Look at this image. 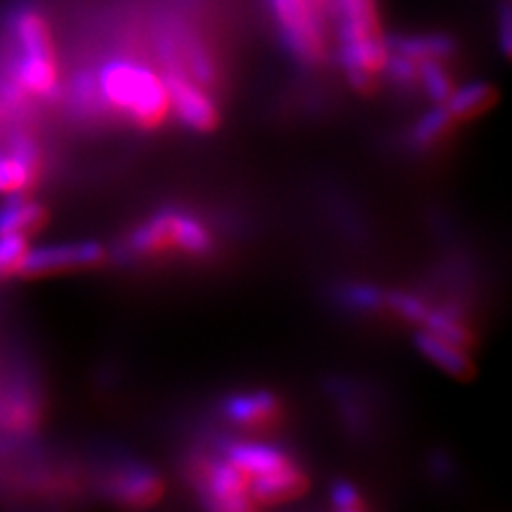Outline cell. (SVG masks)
<instances>
[{"mask_svg":"<svg viewBox=\"0 0 512 512\" xmlns=\"http://www.w3.org/2000/svg\"><path fill=\"white\" fill-rule=\"evenodd\" d=\"M419 84L425 94L434 103H446L448 96L453 94V79L448 77L440 60H423L419 62Z\"/></svg>","mask_w":512,"mask_h":512,"instance_id":"ffe728a7","label":"cell"},{"mask_svg":"<svg viewBox=\"0 0 512 512\" xmlns=\"http://www.w3.org/2000/svg\"><path fill=\"white\" fill-rule=\"evenodd\" d=\"M389 52L402 54L414 62L446 60L457 52V43L448 35H419V37H389Z\"/></svg>","mask_w":512,"mask_h":512,"instance_id":"5bb4252c","label":"cell"},{"mask_svg":"<svg viewBox=\"0 0 512 512\" xmlns=\"http://www.w3.org/2000/svg\"><path fill=\"white\" fill-rule=\"evenodd\" d=\"M107 259V252L96 242H71L54 244L28 250L22 263V278H47L58 274H71V271H86L101 267Z\"/></svg>","mask_w":512,"mask_h":512,"instance_id":"5b68a950","label":"cell"},{"mask_svg":"<svg viewBox=\"0 0 512 512\" xmlns=\"http://www.w3.org/2000/svg\"><path fill=\"white\" fill-rule=\"evenodd\" d=\"M13 52L32 58H56L52 30L43 15L30 5H18L7 18Z\"/></svg>","mask_w":512,"mask_h":512,"instance_id":"52a82bcc","label":"cell"},{"mask_svg":"<svg viewBox=\"0 0 512 512\" xmlns=\"http://www.w3.org/2000/svg\"><path fill=\"white\" fill-rule=\"evenodd\" d=\"M114 498L131 508H148L163 498L165 487L158 474L146 466H126L109 483Z\"/></svg>","mask_w":512,"mask_h":512,"instance_id":"9c48e42d","label":"cell"},{"mask_svg":"<svg viewBox=\"0 0 512 512\" xmlns=\"http://www.w3.org/2000/svg\"><path fill=\"white\" fill-rule=\"evenodd\" d=\"M414 342H416V348L423 352V357H427L431 363H436L442 372L451 374L459 380H470L476 374V367L463 348L446 340H440L429 331L416 333Z\"/></svg>","mask_w":512,"mask_h":512,"instance_id":"4fadbf2b","label":"cell"},{"mask_svg":"<svg viewBox=\"0 0 512 512\" xmlns=\"http://www.w3.org/2000/svg\"><path fill=\"white\" fill-rule=\"evenodd\" d=\"M457 126L459 122L455 120V116L446 109L444 103H440L438 107L427 111V114L414 124L412 143L421 150L442 146L448 137L455 135Z\"/></svg>","mask_w":512,"mask_h":512,"instance_id":"2e32d148","label":"cell"},{"mask_svg":"<svg viewBox=\"0 0 512 512\" xmlns=\"http://www.w3.org/2000/svg\"><path fill=\"white\" fill-rule=\"evenodd\" d=\"M306 491H308V476L295 461L276 472H269L250 480V498L254 508L291 502Z\"/></svg>","mask_w":512,"mask_h":512,"instance_id":"ba28073f","label":"cell"},{"mask_svg":"<svg viewBox=\"0 0 512 512\" xmlns=\"http://www.w3.org/2000/svg\"><path fill=\"white\" fill-rule=\"evenodd\" d=\"M28 250L30 246L26 237L0 235V280L20 276V269Z\"/></svg>","mask_w":512,"mask_h":512,"instance_id":"7402d4cb","label":"cell"},{"mask_svg":"<svg viewBox=\"0 0 512 512\" xmlns=\"http://www.w3.org/2000/svg\"><path fill=\"white\" fill-rule=\"evenodd\" d=\"M222 457H227L233 466L239 470H244L250 480L256 476H263L269 472H276L288 463H293V459L288 457L282 448L274 444H261V442H227L222 446Z\"/></svg>","mask_w":512,"mask_h":512,"instance_id":"7c38bea8","label":"cell"},{"mask_svg":"<svg viewBox=\"0 0 512 512\" xmlns=\"http://www.w3.org/2000/svg\"><path fill=\"white\" fill-rule=\"evenodd\" d=\"M50 224V210L28 195L5 197L0 203V235L35 237Z\"/></svg>","mask_w":512,"mask_h":512,"instance_id":"8fae6325","label":"cell"},{"mask_svg":"<svg viewBox=\"0 0 512 512\" xmlns=\"http://www.w3.org/2000/svg\"><path fill=\"white\" fill-rule=\"evenodd\" d=\"M280 26V37L303 64H320L329 54L327 22L316 18L303 0H269Z\"/></svg>","mask_w":512,"mask_h":512,"instance_id":"3957f363","label":"cell"},{"mask_svg":"<svg viewBox=\"0 0 512 512\" xmlns=\"http://www.w3.org/2000/svg\"><path fill=\"white\" fill-rule=\"evenodd\" d=\"M96 84L103 103L120 111L141 131H154L169 118L165 79L143 64L111 60L96 75Z\"/></svg>","mask_w":512,"mask_h":512,"instance_id":"6da1fadb","label":"cell"},{"mask_svg":"<svg viewBox=\"0 0 512 512\" xmlns=\"http://www.w3.org/2000/svg\"><path fill=\"white\" fill-rule=\"evenodd\" d=\"M331 502L333 506L342 510V512H357V510H365L367 504L363 502L361 493L357 491L355 485L346 483V480H338L331 489Z\"/></svg>","mask_w":512,"mask_h":512,"instance_id":"cb8c5ba5","label":"cell"},{"mask_svg":"<svg viewBox=\"0 0 512 512\" xmlns=\"http://www.w3.org/2000/svg\"><path fill=\"white\" fill-rule=\"evenodd\" d=\"M495 99H498V92H495V88L491 84L474 82V84H468L459 90H453V94L448 96L444 105L455 116V120L461 124V122H468V120L483 116L487 109H491L495 105Z\"/></svg>","mask_w":512,"mask_h":512,"instance_id":"9a60e30c","label":"cell"},{"mask_svg":"<svg viewBox=\"0 0 512 512\" xmlns=\"http://www.w3.org/2000/svg\"><path fill=\"white\" fill-rule=\"evenodd\" d=\"M69 96H71V105L82 116H96L105 105L99 92V84H96V77L82 71L73 75L71 86H69Z\"/></svg>","mask_w":512,"mask_h":512,"instance_id":"d6986e66","label":"cell"},{"mask_svg":"<svg viewBox=\"0 0 512 512\" xmlns=\"http://www.w3.org/2000/svg\"><path fill=\"white\" fill-rule=\"evenodd\" d=\"M303 3L308 5V9L316 15L320 20H329L331 15V0H303Z\"/></svg>","mask_w":512,"mask_h":512,"instance_id":"484cf974","label":"cell"},{"mask_svg":"<svg viewBox=\"0 0 512 512\" xmlns=\"http://www.w3.org/2000/svg\"><path fill=\"white\" fill-rule=\"evenodd\" d=\"M39 175L18 156L0 150V197L26 195L39 182Z\"/></svg>","mask_w":512,"mask_h":512,"instance_id":"ac0fdd59","label":"cell"},{"mask_svg":"<svg viewBox=\"0 0 512 512\" xmlns=\"http://www.w3.org/2000/svg\"><path fill=\"white\" fill-rule=\"evenodd\" d=\"M227 419L239 427H269L278 421L282 412L280 399L269 391H250L229 397L222 406Z\"/></svg>","mask_w":512,"mask_h":512,"instance_id":"30bf717a","label":"cell"},{"mask_svg":"<svg viewBox=\"0 0 512 512\" xmlns=\"http://www.w3.org/2000/svg\"><path fill=\"white\" fill-rule=\"evenodd\" d=\"M500 43H502V52L508 56L510 54V7L504 5L500 11Z\"/></svg>","mask_w":512,"mask_h":512,"instance_id":"d4e9b609","label":"cell"},{"mask_svg":"<svg viewBox=\"0 0 512 512\" xmlns=\"http://www.w3.org/2000/svg\"><path fill=\"white\" fill-rule=\"evenodd\" d=\"M342 301L346 308L359 312L384 310V291L367 284H350L342 291Z\"/></svg>","mask_w":512,"mask_h":512,"instance_id":"603a6c76","label":"cell"},{"mask_svg":"<svg viewBox=\"0 0 512 512\" xmlns=\"http://www.w3.org/2000/svg\"><path fill=\"white\" fill-rule=\"evenodd\" d=\"M197 487L207 508L220 512L254 510L250 498V476L227 459L203 461L197 468Z\"/></svg>","mask_w":512,"mask_h":512,"instance_id":"277c9868","label":"cell"},{"mask_svg":"<svg viewBox=\"0 0 512 512\" xmlns=\"http://www.w3.org/2000/svg\"><path fill=\"white\" fill-rule=\"evenodd\" d=\"M165 86L169 105L180 122L195 133H214L220 124V111L203 86L182 73H167Z\"/></svg>","mask_w":512,"mask_h":512,"instance_id":"8992f818","label":"cell"},{"mask_svg":"<svg viewBox=\"0 0 512 512\" xmlns=\"http://www.w3.org/2000/svg\"><path fill=\"white\" fill-rule=\"evenodd\" d=\"M126 246L135 256L180 252L205 256L214 250V237L205 224L182 210H160L128 235Z\"/></svg>","mask_w":512,"mask_h":512,"instance_id":"7a4b0ae2","label":"cell"},{"mask_svg":"<svg viewBox=\"0 0 512 512\" xmlns=\"http://www.w3.org/2000/svg\"><path fill=\"white\" fill-rule=\"evenodd\" d=\"M423 327L431 335H436V338L451 342L463 350L474 346V333L466 323H463L461 316L451 308H442V310L429 308Z\"/></svg>","mask_w":512,"mask_h":512,"instance_id":"e0dca14e","label":"cell"},{"mask_svg":"<svg viewBox=\"0 0 512 512\" xmlns=\"http://www.w3.org/2000/svg\"><path fill=\"white\" fill-rule=\"evenodd\" d=\"M384 310H389L391 314L412 325H423L429 312L423 299L404 291H384Z\"/></svg>","mask_w":512,"mask_h":512,"instance_id":"44dd1931","label":"cell"}]
</instances>
